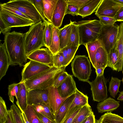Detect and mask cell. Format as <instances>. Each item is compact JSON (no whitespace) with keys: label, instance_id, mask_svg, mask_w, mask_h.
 <instances>
[{"label":"cell","instance_id":"obj_50","mask_svg":"<svg viewBox=\"0 0 123 123\" xmlns=\"http://www.w3.org/2000/svg\"><path fill=\"white\" fill-rule=\"evenodd\" d=\"M80 108L78 109L64 119L62 123H71L74 118L80 111Z\"/></svg>","mask_w":123,"mask_h":123},{"label":"cell","instance_id":"obj_37","mask_svg":"<svg viewBox=\"0 0 123 123\" xmlns=\"http://www.w3.org/2000/svg\"><path fill=\"white\" fill-rule=\"evenodd\" d=\"M122 80L118 78L112 77L109 82L108 91L111 96L115 98L118 92Z\"/></svg>","mask_w":123,"mask_h":123},{"label":"cell","instance_id":"obj_41","mask_svg":"<svg viewBox=\"0 0 123 123\" xmlns=\"http://www.w3.org/2000/svg\"><path fill=\"white\" fill-rule=\"evenodd\" d=\"M68 74L65 71V68L59 72L54 77L52 85L57 88L65 80Z\"/></svg>","mask_w":123,"mask_h":123},{"label":"cell","instance_id":"obj_46","mask_svg":"<svg viewBox=\"0 0 123 123\" xmlns=\"http://www.w3.org/2000/svg\"><path fill=\"white\" fill-rule=\"evenodd\" d=\"M92 0H65L68 4H71L80 8Z\"/></svg>","mask_w":123,"mask_h":123},{"label":"cell","instance_id":"obj_9","mask_svg":"<svg viewBox=\"0 0 123 123\" xmlns=\"http://www.w3.org/2000/svg\"><path fill=\"white\" fill-rule=\"evenodd\" d=\"M52 67L34 61L30 60L25 65L21 73V81H25L47 70Z\"/></svg>","mask_w":123,"mask_h":123},{"label":"cell","instance_id":"obj_6","mask_svg":"<svg viewBox=\"0 0 123 123\" xmlns=\"http://www.w3.org/2000/svg\"><path fill=\"white\" fill-rule=\"evenodd\" d=\"M5 3L20 11L35 24L41 21L40 15L31 0H10Z\"/></svg>","mask_w":123,"mask_h":123},{"label":"cell","instance_id":"obj_55","mask_svg":"<svg viewBox=\"0 0 123 123\" xmlns=\"http://www.w3.org/2000/svg\"><path fill=\"white\" fill-rule=\"evenodd\" d=\"M21 114L23 120L25 123H30L28 120L24 111H21Z\"/></svg>","mask_w":123,"mask_h":123},{"label":"cell","instance_id":"obj_34","mask_svg":"<svg viewBox=\"0 0 123 123\" xmlns=\"http://www.w3.org/2000/svg\"><path fill=\"white\" fill-rule=\"evenodd\" d=\"M92 111L91 107L89 104L83 106L81 108L71 123H81Z\"/></svg>","mask_w":123,"mask_h":123},{"label":"cell","instance_id":"obj_52","mask_svg":"<svg viewBox=\"0 0 123 123\" xmlns=\"http://www.w3.org/2000/svg\"><path fill=\"white\" fill-rule=\"evenodd\" d=\"M95 116L92 111L87 117L85 123H96Z\"/></svg>","mask_w":123,"mask_h":123},{"label":"cell","instance_id":"obj_57","mask_svg":"<svg viewBox=\"0 0 123 123\" xmlns=\"http://www.w3.org/2000/svg\"><path fill=\"white\" fill-rule=\"evenodd\" d=\"M117 2L123 5V0H115Z\"/></svg>","mask_w":123,"mask_h":123},{"label":"cell","instance_id":"obj_32","mask_svg":"<svg viewBox=\"0 0 123 123\" xmlns=\"http://www.w3.org/2000/svg\"><path fill=\"white\" fill-rule=\"evenodd\" d=\"M32 105L37 112L51 119L55 120L54 115L48 104L43 103Z\"/></svg>","mask_w":123,"mask_h":123},{"label":"cell","instance_id":"obj_13","mask_svg":"<svg viewBox=\"0 0 123 123\" xmlns=\"http://www.w3.org/2000/svg\"><path fill=\"white\" fill-rule=\"evenodd\" d=\"M67 98L62 97L59 93L57 88L52 85L48 88V103L54 116L57 113L61 106Z\"/></svg>","mask_w":123,"mask_h":123},{"label":"cell","instance_id":"obj_47","mask_svg":"<svg viewBox=\"0 0 123 123\" xmlns=\"http://www.w3.org/2000/svg\"><path fill=\"white\" fill-rule=\"evenodd\" d=\"M79 8L78 7L71 4H68L66 14H70L73 16L78 15Z\"/></svg>","mask_w":123,"mask_h":123},{"label":"cell","instance_id":"obj_11","mask_svg":"<svg viewBox=\"0 0 123 123\" xmlns=\"http://www.w3.org/2000/svg\"><path fill=\"white\" fill-rule=\"evenodd\" d=\"M0 17L5 23L10 28L23 27L34 24L32 21L27 20L5 11L0 9Z\"/></svg>","mask_w":123,"mask_h":123},{"label":"cell","instance_id":"obj_59","mask_svg":"<svg viewBox=\"0 0 123 123\" xmlns=\"http://www.w3.org/2000/svg\"><path fill=\"white\" fill-rule=\"evenodd\" d=\"M122 83L123 84V78L122 79Z\"/></svg>","mask_w":123,"mask_h":123},{"label":"cell","instance_id":"obj_45","mask_svg":"<svg viewBox=\"0 0 123 123\" xmlns=\"http://www.w3.org/2000/svg\"><path fill=\"white\" fill-rule=\"evenodd\" d=\"M98 18L102 25L106 26H113L117 21L114 18L105 16H100Z\"/></svg>","mask_w":123,"mask_h":123},{"label":"cell","instance_id":"obj_29","mask_svg":"<svg viewBox=\"0 0 123 123\" xmlns=\"http://www.w3.org/2000/svg\"><path fill=\"white\" fill-rule=\"evenodd\" d=\"M79 46H67L60 50L64 56V67H66L74 58Z\"/></svg>","mask_w":123,"mask_h":123},{"label":"cell","instance_id":"obj_61","mask_svg":"<svg viewBox=\"0 0 123 123\" xmlns=\"http://www.w3.org/2000/svg\"></svg>","mask_w":123,"mask_h":123},{"label":"cell","instance_id":"obj_24","mask_svg":"<svg viewBox=\"0 0 123 123\" xmlns=\"http://www.w3.org/2000/svg\"><path fill=\"white\" fill-rule=\"evenodd\" d=\"M102 0H92L79 9L78 15L83 18L96 12Z\"/></svg>","mask_w":123,"mask_h":123},{"label":"cell","instance_id":"obj_31","mask_svg":"<svg viewBox=\"0 0 123 123\" xmlns=\"http://www.w3.org/2000/svg\"><path fill=\"white\" fill-rule=\"evenodd\" d=\"M44 27L43 31V41L44 46L49 48L52 41V29L54 26L52 24L48 21L43 22Z\"/></svg>","mask_w":123,"mask_h":123},{"label":"cell","instance_id":"obj_17","mask_svg":"<svg viewBox=\"0 0 123 123\" xmlns=\"http://www.w3.org/2000/svg\"><path fill=\"white\" fill-rule=\"evenodd\" d=\"M75 93V98L68 107L63 120L76 110L89 104L88 97L87 95H84L77 88Z\"/></svg>","mask_w":123,"mask_h":123},{"label":"cell","instance_id":"obj_10","mask_svg":"<svg viewBox=\"0 0 123 123\" xmlns=\"http://www.w3.org/2000/svg\"><path fill=\"white\" fill-rule=\"evenodd\" d=\"M123 5L115 0H102L95 15L98 17L100 16L114 18L118 10Z\"/></svg>","mask_w":123,"mask_h":123},{"label":"cell","instance_id":"obj_5","mask_svg":"<svg viewBox=\"0 0 123 123\" xmlns=\"http://www.w3.org/2000/svg\"><path fill=\"white\" fill-rule=\"evenodd\" d=\"M73 75L80 81L88 82L92 72L90 61L85 55H76L71 64Z\"/></svg>","mask_w":123,"mask_h":123},{"label":"cell","instance_id":"obj_42","mask_svg":"<svg viewBox=\"0 0 123 123\" xmlns=\"http://www.w3.org/2000/svg\"><path fill=\"white\" fill-rule=\"evenodd\" d=\"M8 113L5 102L2 98L0 97V123H4L7 119Z\"/></svg>","mask_w":123,"mask_h":123},{"label":"cell","instance_id":"obj_26","mask_svg":"<svg viewBox=\"0 0 123 123\" xmlns=\"http://www.w3.org/2000/svg\"><path fill=\"white\" fill-rule=\"evenodd\" d=\"M86 47L90 61L93 67L95 68V56L96 52L100 47L103 46L101 42L97 39L94 41L90 42L84 45Z\"/></svg>","mask_w":123,"mask_h":123},{"label":"cell","instance_id":"obj_44","mask_svg":"<svg viewBox=\"0 0 123 123\" xmlns=\"http://www.w3.org/2000/svg\"><path fill=\"white\" fill-rule=\"evenodd\" d=\"M64 60L63 54L60 51L55 54L53 55V66L58 68L64 67Z\"/></svg>","mask_w":123,"mask_h":123},{"label":"cell","instance_id":"obj_18","mask_svg":"<svg viewBox=\"0 0 123 123\" xmlns=\"http://www.w3.org/2000/svg\"><path fill=\"white\" fill-rule=\"evenodd\" d=\"M10 65L9 56L5 43L0 45V80L6 74Z\"/></svg>","mask_w":123,"mask_h":123},{"label":"cell","instance_id":"obj_60","mask_svg":"<svg viewBox=\"0 0 123 123\" xmlns=\"http://www.w3.org/2000/svg\"><path fill=\"white\" fill-rule=\"evenodd\" d=\"M121 21H123V19Z\"/></svg>","mask_w":123,"mask_h":123},{"label":"cell","instance_id":"obj_21","mask_svg":"<svg viewBox=\"0 0 123 123\" xmlns=\"http://www.w3.org/2000/svg\"><path fill=\"white\" fill-rule=\"evenodd\" d=\"M108 54L103 46L99 48L96 52L95 56V69L107 67Z\"/></svg>","mask_w":123,"mask_h":123},{"label":"cell","instance_id":"obj_49","mask_svg":"<svg viewBox=\"0 0 123 123\" xmlns=\"http://www.w3.org/2000/svg\"><path fill=\"white\" fill-rule=\"evenodd\" d=\"M36 112L42 123H57L55 120L51 119L41 113Z\"/></svg>","mask_w":123,"mask_h":123},{"label":"cell","instance_id":"obj_1","mask_svg":"<svg viewBox=\"0 0 123 123\" xmlns=\"http://www.w3.org/2000/svg\"><path fill=\"white\" fill-rule=\"evenodd\" d=\"M25 33L13 31L6 34L4 43L9 56L10 65L24 66L27 63V56L25 47Z\"/></svg>","mask_w":123,"mask_h":123},{"label":"cell","instance_id":"obj_12","mask_svg":"<svg viewBox=\"0 0 123 123\" xmlns=\"http://www.w3.org/2000/svg\"><path fill=\"white\" fill-rule=\"evenodd\" d=\"M53 55L46 48H41L33 51L27 56V58L51 67L53 66Z\"/></svg>","mask_w":123,"mask_h":123},{"label":"cell","instance_id":"obj_27","mask_svg":"<svg viewBox=\"0 0 123 123\" xmlns=\"http://www.w3.org/2000/svg\"><path fill=\"white\" fill-rule=\"evenodd\" d=\"M58 0H42L44 13L46 20L52 23L53 15Z\"/></svg>","mask_w":123,"mask_h":123},{"label":"cell","instance_id":"obj_39","mask_svg":"<svg viewBox=\"0 0 123 123\" xmlns=\"http://www.w3.org/2000/svg\"><path fill=\"white\" fill-rule=\"evenodd\" d=\"M19 84L20 82L12 84L9 85L8 88L9 100L12 104L14 103V96L15 97L17 100L18 99Z\"/></svg>","mask_w":123,"mask_h":123},{"label":"cell","instance_id":"obj_36","mask_svg":"<svg viewBox=\"0 0 123 123\" xmlns=\"http://www.w3.org/2000/svg\"><path fill=\"white\" fill-rule=\"evenodd\" d=\"M24 111L30 123H42L32 105H27Z\"/></svg>","mask_w":123,"mask_h":123},{"label":"cell","instance_id":"obj_33","mask_svg":"<svg viewBox=\"0 0 123 123\" xmlns=\"http://www.w3.org/2000/svg\"><path fill=\"white\" fill-rule=\"evenodd\" d=\"M119 64L118 53L115 46L108 54L107 67H110L113 70L117 71Z\"/></svg>","mask_w":123,"mask_h":123},{"label":"cell","instance_id":"obj_25","mask_svg":"<svg viewBox=\"0 0 123 123\" xmlns=\"http://www.w3.org/2000/svg\"><path fill=\"white\" fill-rule=\"evenodd\" d=\"M28 90L24 82H20L18 97L16 103L21 111H24L27 106Z\"/></svg>","mask_w":123,"mask_h":123},{"label":"cell","instance_id":"obj_58","mask_svg":"<svg viewBox=\"0 0 123 123\" xmlns=\"http://www.w3.org/2000/svg\"><path fill=\"white\" fill-rule=\"evenodd\" d=\"M87 118L81 123H85L86 120Z\"/></svg>","mask_w":123,"mask_h":123},{"label":"cell","instance_id":"obj_4","mask_svg":"<svg viewBox=\"0 0 123 123\" xmlns=\"http://www.w3.org/2000/svg\"><path fill=\"white\" fill-rule=\"evenodd\" d=\"M53 66L24 82L28 91L34 89H45L52 85L54 77L59 72L65 68Z\"/></svg>","mask_w":123,"mask_h":123},{"label":"cell","instance_id":"obj_2","mask_svg":"<svg viewBox=\"0 0 123 123\" xmlns=\"http://www.w3.org/2000/svg\"><path fill=\"white\" fill-rule=\"evenodd\" d=\"M75 22L78 28L80 45H85L98 39L102 27L99 21L94 19Z\"/></svg>","mask_w":123,"mask_h":123},{"label":"cell","instance_id":"obj_51","mask_svg":"<svg viewBox=\"0 0 123 123\" xmlns=\"http://www.w3.org/2000/svg\"><path fill=\"white\" fill-rule=\"evenodd\" d=\"M114 18L117 21H121L123 19V6L117 12Z\"/></svg>","mask_w":123,"mask_h":123},{"label":"cell","instance_id":"obj_23","mask_svg":"<svg viewBox=\"0 0 123 123\" xmlns=\"http://www.w3.org/2000/svg\"><path fill=\"white\" fill-rule=\"evenodd\" d=\"M69 24L58 29V34L60 40L61 50L66 46L68 43L72 29V22L70 20Z\"/></svg>","mask_w":123,"mask_h":123},{"label":"cell","instance_id":"obj_15","mask_svg":"<svg viewBox=\"0 0 123 123\" xmlns=\"http://www.w3.org/2000/svg\"><path fill=\"white\" fill-rule=\"evenodd\" d=\"M57 88L60 95L63 98H66L75 93L77 88L73 76L69 74Z\"/></svg>","mask_w":123,"mask_h":123},{"label":"cell","instance_id":"obj_38","mask_svg":"<svg viewBox=\"0 0 123 123\" xmlns=\"http://www.w3.org/2000/svg\"><path fill=\"white\" fill-rule=\"evenodd\" d=\"M10 110L13 123H25L20 110L14 103L11 105Z\"/></svg>","mask_w":123,"mask_h":123},{"label":"cell","instance_id":"obj_48","mask_svg":"<svg viewBox=\"0 0 123 123\" xmlns=\"http://www.w3.org/2000/svg\"><path fill=\"white\" fill-rule=\"evenodd\" d=\"M0 33H2L4 35L10 32L11 28L8 26L4 22L2 18L0 17Z\"/></svg>","mask_w":123,"mask_h":123},{"label":"cell","instance_id":"obj_19","mask_svg":"<svg viewBox=\"0 0 123 123\" xmlns=\"http://www.w3.org/2000/svg\"><path fill=\"white\" fill-rule=\"evenodd\" d=\"M119 27L118 33L115 45L119 61L118 72L122 71L123 67V22L120 23Z\"/></svg>","mask_w":123,"mask_h":123},{"label":"cell","instance_id":"obj_20","mask_svg":"<svg viewBox=\"0 0 123 123\" xmlns=\"http://www.w3.org/2000/svg\"><path fill=\"white\" fill-rule=\"evenodd\" d=\"M120 105V101L109 97L98 103L97 106L98 112L99 113L111 112L116 109Z\"/></svg>","mask_w":123,"mask_h":123},{"label":"cell","instance_id":"obj_43","mask_svg":"<svg viewBox=\"0 0 123 123\" xmlns=\"http://www.w3.org/2000/svg\"><path fill=\"white\" fill-rule=\"evenodd\" d=\"M39 14L41 20L43 22L48 21L46 18L44 13V7L42 0H31Z\"/></svg>","mask_w":123,"mask_h":123},{"label":"cell","instance_id":"obj_7","mask_svg":"<svg viewBox=\"0 0 123 123\" xmlns=\"http://www.w3.org/2000/svg\"><path fill=\"white\" fill-rule=\"evenodd\" d=\"M119 25L111 26L102 25L100 34L97 39L102 42L103 47L108 54L115 46L119 32Z\"/></svg>","mask_w":123,"mask_h":123},{"label":"cell","instance_id":"obj_3","mask_svg":"<svg viewBox=\"0 0 123 123\" xmlns=\"http://www.w3.org/2000/svg\"><path fill=\"white\" fill-rule=\"evenodd\" d=\"M44 27L42 20L30 26L29 31L25 33V44L26 55L43 46V31Z\"/></svg>","mask_w":123,"mask_h":123},{"label":"cell","instance_id":"obj_35","mask_svg":"<svg viewBox=\"0 0 123 123\" xmlns=\"http://www.w3.org/2000/svg\"><path fill=\"white\" fill-rule=\"evenodd\" d=\"M80 45L79 35L78 28L75 21L72 22L71 31L67 46L79 47Z\"/></svg>","mask_w":123,"mask_h":123},{"label":"cell","instance_id":"obj_53","mask_svg":"<svg viewBox=\"0 0 123 123\" xmlns=\"http://www.w3.org/2000/svg\"><path fill=\"white\" fill-rule=\"evenodd\" d=\"M105 68H101L95 69L97 76H100L104 75V73Z\"/></svg>","mask_w":123,"mask_h":123},{"label":"cell","instance_id":"obj_40","mask_svg":"<svg viewBox=\"0 0 123 123\" xmlns=\"http://www.w3.org/2000/svg\"><path fill=\"white\" fill-rule=\"evenodd\" d=\"M0 9L25 19L30 20L27 17L20 11L15 8L6 5L5 3L0 4Z\"/></svg>","mask_w":123,"mask_h":123},{"label":"cell","instance_id":"obj_14","mask_svg":"<svg viewBox=\"0 0 123 123\" xmlns=\"http://www.w3.org/2000/svg\"><path fill=\"white\" fill-rule=\"evenodd\" d=\"M48 88L45 89H34L28 91L27 105H32L43 103L48 104Z\"/></svg>","mask_w":123,"mask_h":123},{"label":"cell","instance_id":"obj_28","mask_svg":"<svg viewBox=\"0 0 123 123\" xmlns=\"http://www.w3.org/2000/svg\"><path fill=\"white\" fill-rule=\"evenodd\" d=\"M96 123H123V117L111 112H107L97 120Z\"/></svg>","mask_w":123,"mask_h":123},{"label":"cell","instance_id":"obj_16","mask_svg":"<svg viewBox=\"0 0 123 123\" xmlns=\"http://www.w3.org/2000/svg\"><path fill=\"white\" fill-rule=\"evenodd\" d=\"M68 4L65 0H58L52 18L53 26L58 28L62 25Z\"/></svg>","mask_w":123,"mask_h":123},{"label":"cell","instance_id":"obj_30","mask_svg":"<svg viewBox=\"0 0 123 123\" xmlns=\"http://www.w3.org/2000/svg\"><path fill=\"white\" fill-rule=\"evenodd\" d=\"M59 29L54 26L52 28L51 43L48 49L53 55L55 54L61 50L60 40L58 34Z\"/></svg>","mask_w":123,"mask_h":123},{"label":"cell","instance_id":"obj_22","mask_svg":"<svg viewBox=\"0 0 123 123\" xmlns=\"http://www.w3.org/2000/svg\"><path fill=\"white\" fill-rule=\"evenodd\" d=\"M75 96L74 93L68 97L64 101L54 116L57 123H62L64 119L68 107L74 100Z\"/></svg>","mask_w":123,"mask_h":123},{"label":"cell","instance_id":"obj_56","mask_svg":"<svg viewBox=\"0 0 123 123\" xmlns=\"http://www.w3.org/2000/svg\"><path fill=\"white\" fill-rule=\"evenodd\" d=\"M117 99L119 101H123V91L120 92V93Z\"/></svg>","mask_w":123,"mask_h":123},{"label":"cell","instance_id":"obj_8","mask_svg":"<svg viewBox=\"0 0 123 123\" xmlns=\"http://www.w3.org/2000/svg\"><path fill=\"white\" fill-rule=\"evenodd\" d=\"M108 81L103 75L97 76L94 80L88 82L91 87L92 96L94 101L100 102L107 98L106 85Z\"/></svg>","mask_w":123,"mask_h":123},{"label":"cell","instance_id":"obj_54","mask_svg":"<svg viewBox=\"0 0 123 123\" xmlns=\"http://www.w3.org/2000/svg\"><path fill=\"white\" fill-rule=\"evenodd\" d=\"M8 113L7 116V119L4 123H13L11 111L8 110Z\"/></svg>","mask_w":123,"mask_h":123}]
</instances>
